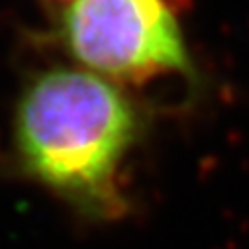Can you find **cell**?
<instances>
[{"label":"cell","instance_id":"1","mask_svg":"<svg viewBox=\"0 0 249 249\" xmlns=\"http://www.w3.org/2000/svg\"><path fill=\"white\" fill-rule=\"evenodd\" d=\"M136 134L128 100L100 77L57 69L26 90L16 142L26 167L79 198H102Z\"/></svg>","mask_w":249,"mask_h":249},{"label":"cell","instance_id":"2","mask_svg":"<svg viewBox=\"0 0 249 249\" xmlns=\"http://www.w3.org/2000/svg\"><path fill=\"white\" fill-rule=\"evenodd\" d=\"M63 34L79 61L114 79L145 81L189 67L178 22L165 0H75Z\"/></svg>","mask_w":249,"mask_h":249}]
</instances>
